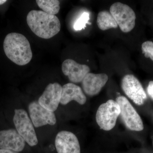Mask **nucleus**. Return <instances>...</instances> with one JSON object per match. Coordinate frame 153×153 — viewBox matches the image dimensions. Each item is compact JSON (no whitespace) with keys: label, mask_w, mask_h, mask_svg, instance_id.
I'll return each instance as SVG.
<instances>
[{"label":"nucleus","mask_w":153,"mask_h":153,"mask_svg":"<svg viewBox=\"0 0 153 153\" xmlns=\"http://www.w3.org/2000/svg\"><path fill=\"white\" fill-rule=\"evenodd\" d=\"M4 50L7 57L19 66L30 63L33 57L30 42L20 33H9L4 41Z\"/></svg>","instance_id":"1"},{"label":"nucleus","mask_w":153,"mask_h":153,"mask_svg":"<svg viewBox=\"0 0 153 153\" xmlns=\"http://www.w3.org/2000/svg\"><path fill=\"white\" fill-rule=\"evenodd\" d=\"M27 22L32 32L43 39L54 37L60 32L61 28L60 20L56 16L43 11H30L27 16Z\"/></svg>","instance_id":"2"},{"label":"nucleus","mask_w":153,"mask_h":153,"mask_svg":"<svg viewBox=\"0 0 153 153\" xmlns=\"http://www.w3.org/2000/svg\"><path fill=\"white\" fill-rule=\"evenodd\" d=\"M120 114V107L117 102L113 100H109L98 108L96 115V120L100 128L108 131L114 128Z\"/></svg>","instance_id":"3"},{"label":"nucleus","mask_w":153,"mask_h":153,"mask_svg":"<svg viewBox=\"0 0 153 153\" xmlns=\"http://www.w3.org/2000/svg\"><path fill=\"white\" fill-rule=\"evenodd\" d=\"M13 122L17 131L30 146L38 144V140L31 119L23 109L15 110Z\"/></svg>","instance_id":"4"},{"label":"nucleus","mask_w":153,"mask_h":153,"mask_svg":"<svg viewBox=\"0 0 153 153\" xmlns=\"http://www.w3.org/2000/svg\"><path fill=\"white\" fill-rule=\"evenodd\" d=\"M110 13L123 33H129L134 27L136 17L134 12L129 6L120 2H116L111 6Z\"/></svg>","instance_id":"5"},{"label":"nucleus","mask_w":153,"mask_h":153,"mask_svg":"<svg viewBox=\"0 0 153 153\" xmlns=\"http://www.w3.org/2000/svg\"><path fill=\"white\" fill-rule=\"evenodd\" d=\"M116 101L120 107V115L126 126L134 131L143 130L142 120L127 99L124 96H119L116 98Z\"/></svg>","instance_id":"6"},{"label":"nucleus","mask_w":153,"mask_h":153,"mask_svg":"<svg viewBox=\"0 0 153 153\" xmlns=\"http://www.w3.org/2000/svg\"><path fill=\"white\" fill-rule=\"evenodd\" d=\"M122 88L128 97L135 104L142 105L147 99L142 85L138 79L132 74H127L122 80Z\"/></svg>","instance_id":"7"},{"label":"nucleus","mask_w":153,"mask_h":153,"mask_svg":"<svg viewBox=\"0 0 153 153\" xmlns=\"http://www.w3.org/2000/svg\"><path fill=\"white\" fill-rule=\"evenodd\" d=\"M28 109L30 119L35 127H40L47 125H55L57 122L54 112L44 108L38 101L31 102Z\"/></svg>","instance_id":"8"},{"label":"nucleus","mask_w":153,"mask_h":153,"mask_svg":"<svg viewBox=\"0 0 153 153\" xmlns=\"http://www.w3.org/2000/svg\"><path fill=\"white\" fill-rule=\"evenodd\" d=\"M62 91V86L59 83H49L39 97L38 103L44 108L54 112L60 103Z\"/></svg>","instance_id":"9"},{"label":"nucleus","mask_w":153,"mask_h":153,"mask_svg":"<svg viewBox=\"0 0 153 153\" xmlns=\"http://www.w3.org/2000/svg\"><path fill=\"white\" fill-rule=\"evenodd\" d=\"M55 146L57 153H80L78 139L71 132H59L55 137Z\"/></svg>","instance_id":"10"},{"label":"nucleus","mask_w":153,"mask_h":153,"mask_svg":"<svg viewBox=\"0 0 153 153\" xmlns=\"http://www.w3.org/2000/svg\"><path fill=\"white\" fill-rule=\"evenodd\" d=\"M25 142L16 130L9 129L0 131V149L19 152L24 149Z\"/></svg>","instance_id":"11"},{"label":"nucleus","mask_w":153,"mask_h":153,"mask_svg":"<svg viewBox=\"0 0 153 153\" xmlns=\"http://www.w3.org/2000/svg\"><path fill=\"white\" fill-rule=\"evenodd\" d=\"M63 74L68 77L73 83L82 82L84 77L90 71L89 66L77 63L72 59H66L62 65Z\"/></svg>","instance_id":"12"},{"label":"nucleus","mask_w":153,"mask_h":153,"mask_svg":"<svg viewBox=\"0 0 153 153\" xmlns=\"http://www.w3.org/2000/svg\"><path fill=\"white\" fill-rule=\"evenodd\" d=\"M108 79V76L104 73H88L82 80V89L88 95H97L105 85Z\"/></svg>","instance_id":"13"},{"label":"nucleus","mask_w":153,"mask_h":153,"mask_svg":"<svg viewBox=\"0 0 153 153\" xmlns=\"http://www.w3.org/2000/svg\"><path fill=\"white\" fill-rule=\"evenodd\" d=\"M72 100L76 101L80 105H84L86 102V96L78 85L71 82L66 83L62 86L60 103L66 105Z\"/></svg>","instance_id":"14"},{"label":"nucleus","mask_w":153,"mask_h":153,"mask_svg":"<svg viewBox=\"0 0 153 153\" xmlns=\"http://www.w3.org/2000/svg\"><path fill=\"white\" fill-rule=\"evenodd\" d=\"M97 23L99 28L102 31L117 28L118 26L111 13L107 11H101L99 13Z\"/></svg>","instance_id":"15"},{"label":"nucleus","mask_w":153,"mask_h":153,"mask_svg":"<svg viewBox=\"0 0 153 153\" xmlns=\"http://www.w3.org/2000/svg\"><path fill=\"white\" fill-rule=\"evenodd\" d=\"M38 7L43 11L51 15H56L60 10V2L58 0H37Z\"/></svg>","instance_id":"16"},{"label":"nucleus","mask_w":153,"mask_h":153,"mask_svg":"<svg viewBox=\"0 0 153 153\" xmlns=\"http://www.w3.org/2000/svg\"><path fill=\"white\" fill-rule=\"evenodd\" d=\"M89 19V13L87 12H84L74 23L73 26L74 30L80 31L84 29L86 27V24H88Z\"/></svg>","instance_id":"17"},{"label":"nucleus","mask_w":153,"mask_h":153,"mask_svg":"<svg viewBox=\"0 0 153 153\" xmlns=\"http://www.w3.org/2000/svg\"><path fill=\"white\" fill-rule=\"evenodd\" d=\"M142 50L143 54L147 58H150L153 61V42L146 41L143 43Z\"/></svg>","instance_id":"18"},{"label":"nucleus","mask_w":153,"mask_h":153,"mask_svg":"<svg viewBox=\"0 0 153 153\" xmlns=\"http://www.w3.org/2000/svg\"><path fill=\"white\" fill-rule=\"evenodd\" d=\"M148 93L153 100V81H150L147 88Z\"/></svg>","instance_id":"19"},{"label":"nucleus","mask_w":153,"mask_h":153,"mask_svg":"<svg viewBox=\"0 0 153 153\" xmlns=\"http://www.w3.org/2000/svg\"><path fill=\"white\" fill-rule=\"evenodd\" d=\"M0 153H19L9 150L0 149Z\"/></svg>","instance_id":"20"},{"label":"nucleus","mask_w":153,"mask_h":153,"mask_svg":"<svg viewBox=\"0 0 153 153\" xmlns=\"http://www.w3.org/2000/svg\"><path fill=\"white\" fill-rule=\"evenodd\" d=\"M7 1H6V0H0V5L3 4Z\"/></svg>","instance_id":"21"},{"label":"nucleus","mask_w":153,"mask_h":153,"mask_svg":"<svg viewBox=\"0 0 153 153\" xmlns=\"http://www.w3.org/2000/svg\"></svg>","instance_id":"22"}]
</instances>
